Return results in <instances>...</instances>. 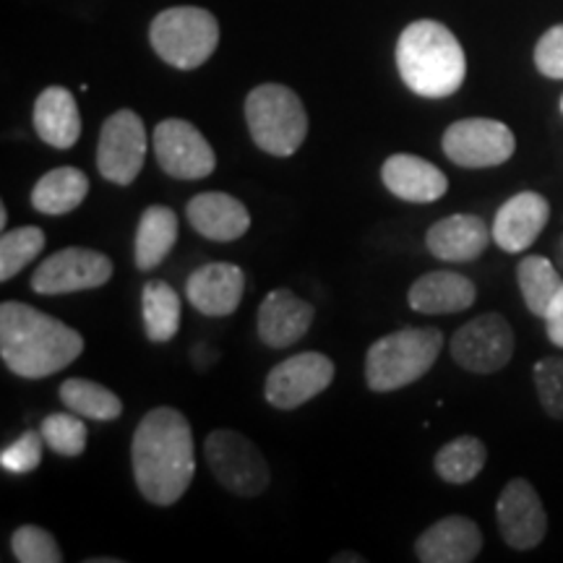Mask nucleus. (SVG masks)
<instances>
[{"label":"nucleus","mask_w":563,"mask_h":563,"mask_svg":"<svg viewBox=\"0 0 563 563\" xmlns=\"http://www.w3.org/2000/svg\"><path fill=\"white\" fill-rule=\"evenodd\" d=\"M133 481L154 506H173L186 496L196 473L194 431L186 415L157 407L141 418L131 443Z\"/></svg>","instance_id":"nucleus-1"},{"label":"nucleus","mask_w":563,"mask_h":563,"mask_svg":"<svg viewBox=\"0 0 563 563\" xmlns=\"http://www.w3.org/2000/svg\"><path fill=\"white\" fill-rule=\"evenodd\" d=\"M84 352V336L53 316L5 300L0 306V357L21 378H47Z\"/></svg>","instance_id":"nucleus-2"},{"label":"nucleus","mask_w":563,"mask_h":563,"mask_svg":"<svg viewBox=\"0 0 563 563\" xmlns=\"http://www.w3.org/2000/svg\"><path fill=\"white\" fill-rule=\"evenodd\" d=\"M397 68L407 89L428 100L454 95L467 76V58L460 40L439 21H412L399 34Z\"/></svg>","instance_id":"nucleus-3"},{"label":"nucleus","mask_w":563,"mask_h":563,"mask_svg":"<svg viewBox=\"0 0 563 563\" xmlns=\"http://www.w3.org/2000/svg\"><path fill=\"white\" fill-rule=\"evenodd\" d=\"M443 350L439 329H399L371 344L365 355V384L371 391L389 394L420 382Z\"/></svg>","instance_id":"nucleus-4"},{"label":"nucleus","mask_w":563,"mask_h":563,"mask_svg":"<svg viewBox=\"0 0 563 563\" xmlns=\"http://www.w3.org/2000/svg\"><path fill=\"white\" fill-rule=\"evenodd\" d=\"M245 123L258 150L272 157H292L308 136V115L300 97L282 84H262L245 100Z\"/></svg>","instance_id":"nucleus-5"},{"label":"nucleus","mask_w":563,"mask_h":563,"mask_svg":"<svg viewBox=\"0 0 563 563\" xmlns=\"http://www.w3.org/2000/svg\"><path fill=\"white\" fill-rule=\"evenodd\" d=\"M154 53L167 66L194 70L207 63L220 45V24L207 9L178 5L157 13L150 26Z\"/></svg>","instance_id":"nucleus-6"},{"label":"nucleus","mask_w":563,"mask_h":563,"mask_svg":"<svg viewBox=\"0 0 563 563\" xmlns=\"http://www.w3.org/2000/svg\"><path fill=\"white\" fill-rule=\"evenodd\" d=\"M203 456H207L211 475L235 496L253 498L269 488V464L256 443L245 439L243 433L230 431V428L209 433L203 441Z\"/></svg>","instance_id":"nucleus-7"},{"label":"nucleus","mask_w":563,"mask_h":563,"mask_svg":"<svg viewBox=\"0 0 563 563\" xmlns=\"http://www.w3.org/2000/svg\"><path fill=\"white\" fill-rule=\"evenodd\" d=\"M441 146L454 165L467 167V170H483V167L509 162L517 150V139L509 125L501 121L467 118V121H456L443 131Z\"/></svg>","instance_id":"nucleus-8"},{"label":"nucleus","mask_w":563,"mask_h":563,"mask_svg":"<svg viewBox=\"0 0 563 563\" xmlns=\"http://www.w3.org/2000/svg\"><path fill=\"white\" fill-rule=\"evenodd\" d=\"M146 159V129L133 110H118L102 123L97 170L115 186H131Z\"/></svg>","instance_id":"nucleus-9"},{"label":"nucleus","mask_w":563,"mask_h":563,"mask_svg":"<svg viewBox=\"0 0 563 563\" xmlns=\"http://www.w3.org/2000/svg\"><path fill=\"white\" fill-rule=\"evenodd\" d=\"M112 277L110 256L95 249L70 245L47 256L32 274V290L37 295H68L97 290Z\"/></svg>","instance_id":"nucleus-10"},{"label":"nucleus","mask_w":563,"mask_h":563,"mask_svg":"<svg viewBox=\"0 0 563 563\" xmlns=\"http://www.w3.org/2000/svg\"><path fill=\"white\" fill-rule=\"evenodd\" d=\"M334 382L332 357L321 352H300L274 365L266 376V402L277 410H298L313 397H319Z\"/></svg>","instance_id":"nucleus-11"},{"label":"nucleus","mask_w":563,"mask_h":563,"mask_svg":"<svg viewBox=\"0 0 563 563\" xmlns=\"http://www.w3.org/2000/svg\"><path fill=\"white\" fill-rule=\"evenodd\" d=\"M154 154L159 167L170 178L178 180H201L214 173L217 157L203 133L194 123L180 118H167L154 129L152 136Z\"/></svg>","instance_id":"nucleus-12"},{"label":"nucleus","mask_w":563,"mask_h":563,"mask_svg":"<svg viewBox=\"0 0 563 563\" xmlns=\"http://www.w3.org/2000/svg\"><path fill=\"white\" fill-rule=\"evenodd\" d=\"M514 355L511 323L501 313H483L464 323L452 336V357L470 373H496L509 365Z\"/></svg>","instance_id":"nucleus-13"},{"label":"nucleus","mask_w":563,"mask_h":563,"mask_svg":"<svg viewBox=\"0 0 563 563\" xmlns=\"http://www.w3.org/2000/svg\"><path fill=\"white\" fill-rule=\"evenodd\" d=\"M496 519L504 543L514 551H530L543 543L548 532L545 506L532 483H527L525 477L506 483L496 504Z\"/></svg>","instance_id":"nucleus-14"},{"label":"nucleus","mask_w":563,"mask_h":563,"mask_svg":"<svg viewBox=\"0 0 563 563\" xmlns=\"http://www.w3.org/2000/svg\"><path fill=\"white\" fill-rule=\"evenodd\" d=\"M245 292V274L241 266L211 262L196 269L186 282V298L196 311L211 319L235 313Z\"/></svg>","instance_id":"nucleus-15"},{"label":"nucleus","mask_w":563,"mask_h":563,"mask_svg":"<svg viewBox=\"0 0 563 563\" xmlns=\"http://www.w3.org/2000/svg\"><path fill=\"white\" fill-rule=\"evenodd\" d=\"M316 316V308L311 302L298 298L292 290H272L266 295L262 306H258L256 316V332L266 347L285 350L290 344L300 342L308 334Z\"/></svg>","instance_id":"nucleus-16"},{"label":"nucleus","mask_w":563,"mask_h":563,"mask_svg":"<svg viewBox=\"0 0 563 563\" xmlns=\"http://www.w3.org/2000/svg\"><path fill=\"white\" fill-rule=\"evenodd\" d=\"M551 220V203L545 196L522 191L511 196L493 220V243L506 253H522L538 241Z\"/></svg>","instance_id":"nucleus-17"},{"label":"nucleus","mask_w":563,"mask_h":563,"mask_svg":"<svg viewBox=\"0 0 563 563\" xmlns=\"http://www.w3.org/2000/svg\"><path fill=\"white\" fill-rule=\"evenodd\" d=\"M483 548V532L473 519L443 517L428 527L415 543V553L422 563H473Z\"/></svg>","instance_id":"nucleus-18"},{"label":"nucleus","mask_w":563,"mask_h":563,"mask_svg":"<svg viewBox=\"0 0 563 563\" xmlns=\"http://www.w3.org/2000/svg\"><path fill=\"white\" fill-rule=\"evenodd\" d=\"M186 217L201 238L217 243L241 241L251 228V214L245 203L220 191L194 196L186 207Z\"/></svg>","instance_id":"nucleus-19"},{"label":"nucleus","mask_w":563,"mask_h":563,"mask_svg":"<svg viewBox=\"0 0 563 563\" xmlns=\"http://www.w3.org/2000/svg\"><path fill=\"white\" fill-rule=\"evenodd\" d=\"M386 191L410 203H433L449 191V178L418 154H391L382 167Z\"/></svg>","instance_id":"nucleus-20"},{"label":"nucleus","mask_w":563,"mask_h":563,"mask_svg":"<svg viewBox=\"0 0 563 563\" xmlns=\"http://www.w3.org/2000/svg\"><path fill=\"white\" fill-rule=\"evenodd\" d=\"M493 232L477 214H452L428 230L426 245L441 262L467 264L483 256Z\"/></svg>","instance_id":"nucleus-21"},{"label":"nucleus","mask_w":563,"mask_h":563,"mask_svg":"<svg viewBox=\"0 0 563 563\" xmlns=\"http://www.w3.org/2000/svg\"><path fill=\"white\" fill-rule=\"evenodd\" d=\"M477 298L475 282L456 272H428L412 282L407 300L410 308L426 316H446L467 311Z\"/></svg>","instance_id":"nucleus-22"},{"label":"nucleus","mask_w":563,"mask_h":563,"mask_svg":"<svg viewBox=\"0 0 563 563\" xmlns=\"http://www.w3.org/2000/svg\"><path fill=\"white\" fill-rule=\"evenodd\" d=\"M34 131L53 150H70L81 136L79 104L66 87H47L34 102Z\"/></svg>","instance_id":"nucleus-23"},{"label":"nucleus","mask_w":563,"mask_h":563,"mask_svg":"<svg viewBox=\"0 0 563 563\" xmlns=\"http://www.w3.org/2000/svg\"><path fill=\"white\" fill-rule=\"evenodd\" d=\"M180 228L178 214L170 207H154L144 209L136 228V241H133V258H136L139 272H152L170 256V251L178 243Z\"/></svg>","instance_id":"nucleus-24"},{"label":"nucleus","mask_w":563,"mask_h":563,"mask_svg":"<svg viewBox=\"0 0 563 563\" xmlns=\"http://www.w3.org/2000/svg\"><path fill=\"white\" fill-rule=\"evenodd\" d=\"M89 194V178L76 167H55L34 183L32 188V207L40 214L63 217L81 207V201Z\"/></svg>","instance_id":"nucleus-25"},{"label":"nucleus","mask_w":563,"mask_h":563,"mask_svg":"<svg viewBox=\"0 0 563 563\" xmlns=\"http://www.w3.org/2000/svg\"><path fill=\"white\" fill-rule=\"evenodd\" d=\"M183 302L178 292L167 282L152 279L141 290V319H144L146 340L154 344H165L180 332Z\"/></svg>","instance_id":"nucleus-26"},{"label":"nucleus","mask_w":563,"mask_h":563,"mask_svg":"<svg viewBox=\"0 0 563 563\" xmlns=\"http://www.w3.org/2000/svg\"><path fill=\"white\" fill-rule=\"evenodd\" d=\"M517 282L530 313L538 316V319H545L553 300L563 290V277L555 269V264L545 256H527L517 266Z\"/></svg>","instance_id":"nucleus-27"},{"label":"nucleus","mask_w":563,"mask_h":563,"mask_svg":"<svg viewBox=\"0 0 563 563\" xmlns=\"http://www.w3.org/2000/svg\"><path fill=\"white\" fill-rule=\"evenodd\" d=\"M60 402L70 412L81 415L87 420L112 422L123 415V402L108 386L89 382V378H68L60 384Z\"/></svg>","instance_id":"nucleus-28"},{"label":"nucleus","mask_w":563,"mask_h":563,"mask_svg":"<svg viewBox=\"0 0 563 563\" xmlns=\"http://www.w3.org/2000/svg\"><path fill=\"white\" fill-rule=\"evenodd\" d=\"M485 462H488V449H485V443L481 439H475V435H460V439L449 441L446 446L439 449L433 467L441 481L452 485H464L481 475Z\"/></svg>","instance_id":"nucleus-29"},{"label":"nucleus","mask_w":563,"mask_h":563,"mask_svg":"<svg viewBox=\"0 0 563 563\" xmlns=\"http://www.w3.org/2000/svg\"><path fill=\"white\" fill-rule=\"evenodd\" d=\"M45 249V232L34 224L3 232L0 238V282H11Z\"/></svg>","instance_id":"nucleus-30"},{"label":"nucleus","mask_w":563,"mask_h":563,"mask_svg":"<svg viewBox=\"0 0 563 563\" xmlns=\"http://www.w3.org/2000/svg\"><path fill=\"white\" fill-rule=\"evenodd\" d=\"M42 439H45L47 449H53L60 456H81L87 449L89 431L84 426L81 415L76 412H53L42 420L40 426Z\"/></svg>","instance_id":"nucleus-31"},{"label":"nucleus","mask_w":563,"mask_h":563,"mask_svg":"<svg viewBox=\"0 0 563 563\" xmlns=\"http://www.w3.org/2000/svg\"><path fill=\"white\" fill-rule=\"evenodd\" d=\"M11 551L21 563H60V545L47 530L37 525H24L13 532Z\"/></svg>","instance_id":"nucleus-32"},{"label":"nucleus","mask_w":563,"mask_h":563,"mask_svg":"<svg viewBox=\"0 0 563 563\" xmlns=\"http://www.w3.org/2000/svg\"><path fill=\"white\" fill-rule=\"evenodd\" d=\"M534 389L543 410L563 420V357H543L534 365Z\"/></svg>","instance_id":"nucleus-33"},{"label":"nucleus","mask_w":563,"mask_h":563,"mask_svg":"<svg viewBox=\"0 0 563 563\" xmlns=\"http://www.w3.org/2000/svg\"><path fill=\"white\" fill-rule=\"evenodd\" d=\"M45 446L47 443H45V439H42L40 431L21 433L19 439L11 443V446H5L3 452H0V467H3L5 473H13V475L34 473V470L40 467L42 449Z\"/></svg>","instance_id":"nucleus-34"},{"label":"nucleus","mask_w":563,"mask_h":563,"mask_svg":"<svg viewBox=\"0 0 563 563\" xmlns=\"http://www.w3.org/2000/svg\"><path fill=\"white\" fill-rule=\"evenodd\" d=\"M534 66L548 79H563V24L551 26L538 47H534Z\"/></svg>","instance_id":"nucleus-35"},{"label":"nucleus","mask_w":563,"mask_h":563,"mask_svg":"<svg viewBox=\"0 0 563 563\" xmlns=\"http://www.w3.org/2000/svg\"><path fill=\"white\" fill-rule=\"evenodd\" d=\"M545 332H548V340L553 344H559L563 347V290L559 292V298L553 300L551 311L545 316Z\"/></svg>","instance_id":"nucleus-36"},{"label":"nucleus","mask_w":563,"mask_h":563,"mask_svg":"<svg viewBox=\"0 0 563 563\" xmlns=\"http://www.w3.org/2000/svg\"><path fill=\"white\" fill-rule=\"evenodd\" d=\"M334 563H363L365 559L363 555H352V553H340V555H334L332 559Z\"/></svg>","instance_id":"nucleus-37"},{"label":"nucleus","mask_w":563,"mask_h":563,"mask_svg":"<svg viewBox=\"0 0 563 563\" xmlns=\"http://www.w3.org/2000/svg\"><path fill=\"white\" fill-rule=\"evenodd\" d=\"M5 222H9V211H5V207H0V228H5Z\"/></svg>","instance_id":"nucleus-38"},{"label":"nucleus","mask_w":563,"mask_h":563,"mask_svg":"<svg viewBox=\"0 0 563 563\" xmlns=\"http://www.w3.org/2000/svg\"><path fill=\"white\" fill-rule=\"evenodd\" d=\"M559 258H561V264H563V241H561V245H559Z\"/></svg>","instance_id":"nucleus-39"},{"label":"nucleus","mask_w":563,"mask_h":563,"mask_svg":"<svg viewBox=\"0 0 563 563\" xmlns=\"http://www.w3.org/2000/svg\"><path fill=\"white\" fill-rule=\"evenodd\" d=\"M561 110H563V100H561Z\"/></svg>","instance_id":"nucleus-40"}]
</instances>
